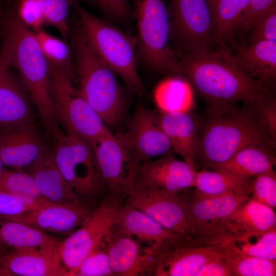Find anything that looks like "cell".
Segmentation results:
<instances>
[{
    "mask_svg": "<svg viewBox=\"0 0 276 276\" xmlns=\"http://www.w3.org/2000/svg\"><path fill=\"white\" fill-rule=\"evenodd\" d=\"M208 104L197 122L198 148L195 160L204 169L222 164L245 147L264 145L273 149L275 139L258 104Z\"/></svg>",
    "mask_w": 276,
    "mask_h": 276,
    "instance_id": "1",
    "label": "cell"
},
{
    "mask_svg": "<svg viewBox=\"0 0 276 276\" xmlns=\"http://www.w3.org/2000/svg\"><path fill=\"white\" fill-rule=\"evenodd\" d=\"M175 74L187 78L208 104L254 105L272 91L240 68L228 47L180 54Z\"/></svg>",
    "mask_w": 276,
    "mask_h": 276,
    "instance_id": "2",
    "label": "cell"
},
{
    "mask_svg": "<svg viewBox=\"0 0 276 276\" xmlns=\"http://www.w3.org/2000/svg\"><path fill=\"white\" fill-rule=\"evenodd\" d=\"M2 44L0 52L10 67L18 72L23 85L35 106L48 139L62 130L51 98L48 61L33 31L5 8L0 22Z\"/></svg>",
    "mask_w": 276,
    "mask_h": 276,
    "instance_id": "3",
    "label": "cell"
},
{
    "mask_svg": "<svg viewBox=\"0 0 276 276\" xmlns=\"http://www.w3.org/2000/svg\"><path fill=\"white\" fill-rule=\"evenodd\" d=\"M70 41L79 90L106 125H117L123 119L125 101L116 74L94 50L79 23L70 30Z\"/></svg>",
    "mask_w": 276,
    "mask_h": 276,
    "instance_id": "4",
    "label": "cell"
},
{
    "mask_svg": "<svg viewBox=\"0 0 276 276\" xmlns=\"http://www.w3.org/2000/svg\"><path fill=\"white\" fill-rule=\"evenodd\" d=\"M73 9L84 35L99 56L130 89L140 96L144 95L145 89L137 68V37L99 18L79 4Z\"/></svg>",
    "mask_w": 276,
    "mask_h": 276,
    "instance_id": "5",
    "label": "cell"
},
{
    "mask_svg": "<svg viewBox=\"0 0 276 276\" xmlns=\"http://www.w3.org/2000/svg\"><path fill=\"white\" fill-rule=\"evenodd\" d=\"M138 56L150 67L174 74L179 54L172 47L165 0H133Z\"/></svg>",
    "mask_w": 276,
    "mask_h": 276,
    "instance_id": "6",
    "label": "cell"
},
{
    "mask_svg": "<svg viewBox=\"0 0 276 276\" xmlns=\"http://www.w3.org/2000/svg\"><path fill=\"white\" fill-rule=\"evenodd\" d=\"M49 67L51 98L59 124L65 132L92 146L110 131L74 82L58 69L49 65Z\"/></svg>",
    "mask_w": 276,
    "mask_h": 276,
    "instance_id": "7",
    "label": "cell"
},
{
    "mask_svg": "<svg viewBox=\"0 0 276 276\" xmlns=\"http://www.w3.org/2000/svg\"><path fill=\"white\" fill-rule=\"evenodd\" d=\"M172 48L179 54L211 51L213 24L208 0H169L167 5Z\"/></svg>",
    "mask_w": 276,
    "mask_h": 276,
    "instance_id": "8",
    "label": "cell"
},
{
    "mask_svg": "<svg viewBox=\"0 0 276 276\" xmlns=\"http://www.w3.org/2000/svg\"><path fill=\"white\" fill-rule=\"evenodd\" d=\"M181 195L192 240L197 244L213 246L226 234L228 220L232 213L250 198L232 194L201 197L189 194L187 190L181 192Z\"/></svg>",
    "mask_w": 276,
    "mask_h": 276,
    "instance_id": "9",
    "label": "cell"
},
{
    "mask_svg": "<svg viewBox=\"0 0 276 276\" xmlns=\"http://www.w3.org/2000/svg\"><path fill=\"white\" fill-rule=\"evenodd\" d=\"M104 191L120 201L134 191L140 165L120 134L109 131L92 145Z\"/></svg>",
    "mask_w": 276,
    "mask_h": 276,
    "instance_id": "10",
    "label": "cell"
},
{
    "mask_svg": "<svg viewBox=\"0 0 276 276\" xmlns=\"http://www.w3.org/2000/svg\"><path fill=\"white\" fill-rule=\"evenodd\" d=\"M53 142L57 166L77 195L89 197L104 191L90 144L64 131Z\"/></svg>",
    "mask_w": 276,
    "mask_h": 276,
    "instance_id": "11",
    "label": "cell"
},
{
    "mask_svg": "<svg viewBox=\"0 0 276 276\" xmlns=\"http://www.w3.org/2000/svg\"><path fill=\"white\" fill-rule=\"evenodd\" d=\"M122 204V201L107 196L80 226L59 241L57 250L67 276L87 256L103 245Z\"/></svg>",
    "mask_w": 276,
    "mask_h": 276,
    "instance_id": "12",
    "label": "cell"
},
{
    "mask_svg": "<svg viewBox=\"0 0 276 276\" xmlns=\"http://www.w3.org/2000/svg\"><path fill=\"white\" fill-rule=\"evenodd\" d=\"M103 243L114 276L154 275L164 246L142 244L114 223Z\"/></svg>",
    "mask_w": 276,
    "mask_h": 276,
    "instance_id": "13",
    "label": "cell"
},
{
    "mask_svg": "<svg viewBox=\"0 0 276 276\" xmlns=\"http://www.w3.org/2000/svg\"><path fill=\"white\" fill-rule=\"evenodd\" d=\"M137 163L171 155V144L159 123V113L142 105L137 107L127 131L120 134Z\"/></svg>",
    "mask_w": 276,
    "mask_h": 276,
    "instance_id": "14",
    "label": "cell"
},
{
    "mask_svg": "<svg viewBox=\"0 0 276 276\" xmlns=\"http://www.w3.org/2000/svg\"><path fill=\"white\" fill-rule=\"evenodd\" d=\"M125 202L173 233L192 238V232L182 204L181 192L135 188Z\"/></svg>",
    "mask_w": 276,
    "mask_h": 276,
    "instance_id": "15",
    "label": "cell"
},
{
    "mask_svg": "<svg viewBox=\"0 0 276 276\" xmlns=\"http://www.w3.org/2000/svg\"><path fill=\"white\" fill-rule=\"evenodd\" d=\"M223 256L218 246L197 244L180 237L163 248L154 276H195L207 262Z\"/></svg>",
    "mask_w": 276,
    "mask_h": 276,
    "instance_id": "16",
    "label": "cell"
},
{
    "mask_svg": "<svg viewBox=\"0 0 276 276\" xmlns=\"http://www.w3.org/2000/svg\"><path fill=\"white\" fill-rule=\"evenodd\" d=\"M196 171L184 160L162 156L140 164L135 188L181 192L194 188Z\"/></svg>",
    "mask_w": 276,
    "mask_h": 276,
    "instance_id": "17",
    "label": "cell"
},
{
    "mask_svg": "<svg viewBox=\"0 0 276 276\" xmlns=\"http://www.w3.org/2000/svg\"><path fill=\"white\" fill-rule=\"evenodd\" d=\"M91 212L79 200L51 203L8 220L21 222L50 234L68 236L85 222Z\"/></svg>",
    "mask_w": 276,
    "mask_h": 276,
    "instance_id": "18",
    "label": "cell"
},
{
    "mask_svg": "<svg viewBox=\"0 0 276 276\" xmlns=\"http://www.w3.org/2000/svg\"><path fill=\"white\" fill-rule=\"evenodd\" d=\"M58 244L1 254L0 276H67L58 255Z\"/></svg>",
    "mask_w": 276,
    "mask_h": 276,
    "instance_id": "19",
    "label": "cell"
},
{
    "mask_svg": "<svg viewBox=\"0 0 276 276\" xmlns=\"http://www.w3.org/2000/svg\"><path fill=\"white\" fill-rule=\"evenodd\" d=\"M45 148L36 124L0 129V157L13 170L26 171Z\"/></svg>",
    "mask_w": 276,
    "mask_h": 276,
    "instance_id": "20",
    "label": "cell"
},
{
    "mask_svg": "<svg viewBox=\"0 0 276 276\" xmlns=\"http://www.w3.org/2000/svg\"><path fill=\"white\" fill-rule=\"evenodd\" d=\"M0 56V129L36 124L25 93Z\"/></svg>",
    "mask_w": 276,
    "mask_h": 276,
    "instance_id": "21",
    "label": "cell"
},
{
    "mask_svg": "<svg viewBox=\"0 0 276 276\" xmlns=\"http://www.w3.org/2000/svg\"><path fill=\"white\" fill-rule=\"evenodd\" d=\"M114 225L138 242L149 246H165L181 236L126 202L120 206Z\"/></svg>",
    "mask_w": 276,
    "mask_h": 276,
    "instance_id": "22",
    "label": "cell"
},
{
    "mask_svg": "<svg viewBox=\"0 0 276 276\" xmlns=\"http://www.w3.org/2000/svg\"><path fill=\"white\" fill-rule=\"evenodd\" d=\"M231 52L240 68L265 86L273 87L276 78V41L235 44L234 51Z\"/></svg>",
    "mask_w": 276,
    "mask_h": 276,
    "instance_id": "23",
    "label": "cell"
},
{
    "mask_svg": "<svg viewBox=\"0 0 276 276\" xmlns=\"http://www.w3.org/2000/svg\"><path fill=\"white\" fill-rule=\"evenodd\" d=\"M27 170L49 202L64 203L81 200L58 168L51 149L46 147Z\"/></svg>",
    "mask_w": 276,
    "mask_h": 276,
    "instance_id": "24",
    "label": "cell"
},
{
    "mask_svg": "<svg viewBox=\"0 0 276 276\" xmlns=\"http://www.w3.org/2000/svg\"><path fill=\"white\" fill-rule=\"evenodd\" d=\"M159 123L173 151L195 167L198 148V128L197 122L190 112H160Z\"/></svg>",
    "mask_w": 276,
    "mask_h": 276,
    "instance_id": "25",
    "label": "cell"
},
{
    "mask_svg": "<svg viewBox=\"0 0 276 276\" xmlns=\"http://www.w3.org/2000/svg\"><path fill=\"white\" fill-rule=\"evenodd\" d=\"M274 149L264 145L242 149L225 162L209 169L243 179H252L273 169L276 163Z\"/></svg>",
    "mask_w": 276,
    "mask_h": 276,
    "instance_id": "26",
    "label": "cell"
},
{
    "mask_svg": "<svg viewBox=\"0 0 276 276\" xmlns=\"http://www.w3.org/2000/svg\"><path fill=\"white\" fill-rule=\"evenodd\" d=\"M194 90L187 78L175 74L155 86L154 102L160 113L190 112L195 106Z\"/></svg>",
    "mask_w": 276,
    "mask_h": 276,
    "instance_id": "27",
    "label": "cell"
},
{
    "mask_svg": "<svg viewBox=\"0 0 276 276\" xmlns=\"http://www.w3.org/2000/svg\"><path fill=\"white\" fill-rule=\"evenodd\" d=\"M217 246L237 255L276 260V228L228 235Z\"/></svg>",
    "mask_w": 276,
    "mask_h": 276,
    "instance_id": "28",
    "label": "cell"
},
{
    "mask_svg": "<svg viewBox=\"0 0 276 276\" xmlns=\"http://www.w3.org/2000/svg\"><path fill=\"white\" fill-rule=\"evenodd\" d=\"M276 228L274 209L250 197L240 205L229 217L228 235L246 232L268 231Z\"/></svg>",
    "mask_w": 276,
    "mask_h": 276,
    "instance_id": "29",
    "label": "cell"
},
{
    "mask_svg": "<svg viewBox=\"0 0 276 276\" xmlns=\"http://www.w3.org/2000/svg\"><path fill=\"white\" fill-rule=\"evenodd\" d=\"M213 24V43L227 47L249 0H208Z\"/></svg>",
    "mask_w": 276,
    "mask_h": 276,
    "instance_id": "30",
    "label": "cell"
},
{
    "mask_svg": "<svg viewBox=\"0 0 276 276\" xmlns=\"http://www.w3.org/2000/svg\"><path fill=\"white\" fill-rule=\"evenodd\" d=\"M251 180L203 169L196 171L193 193L201 197L232 194L250 197Z\"/></svg>",
    "mask_w": 276,
    "mask_h": 276,
    "instance_id": "31",
    "label": "cell"
},
{
    "mask_svg": "<svg viewBox=\"0 0 276 276\" xmlns=\"http://www.w3.org/2000/svg\"><path fill=\"white\" fill-rule=\"evenodd\" d=\"M51 234L21 222L0 218V244L11 250L39 248L57 245Z\"/></svg>",
    "mask_w": 276,
    "mask_h": 276,
    "instance_id": "32",
    "label": "cell"
},
{
    "mask_svg": "<svg viewBox=\"0 0 276 276\" xmlns=\"http://www.w3.org/2000/svg\"><path fill=\"white\" fill-rule=\"evenodd\" d=\"M0 190L34 209L53 203L43 197L33 177L26 171L4 168L0 174Z\"/></svg>",
    "mask_w": 276,
    "mask_h": 276,
    "instance_id": "33",
    "label": "cell"
},
{
    "mask_svg": "<svg viewBox=\"0 0 276 276\" xmlns=\"http://www.w3.org/2000/svg\"><path fill=\"white\" fill-rule=\"evenodd\" d=\"M48 64L63 72L77 83L74 56L70 43L57 38L42 29L33 31Z\"/></svg>",
    "mask_w": 276,
    "mask_h": 276,
    "instance_id": "34",
    "label": "cell"
},
{
    "mask_svg": "<svg viewBox=\"0 0 276 276\" xmlns=\"http://www.w3.org/2000/svg\"><path fill=\"white\" fill-rule=\"evenodd\" d=\"M222 250L234 276L276 275V260L242 256Z\"/></svg>",
    "mask_w": 276,
    "mask_h": 276,
    "instance_id": "35",
    "label": "cell"
},
{
    "mask_svg": "<svg viewBox=\"0 0 276 276\" xmlns=\"http://www.w3.org/2000/svg\"><path fill=\"white\" fill-rule=\"evenodd\" d=\"M45 24L55 27L61 39L70 43V27L68 15L70 9L81 0H38Z\"/></svg>",
    "mask_w": 276,
    "mask_h": 276,
    "instance_id": "36",
    "label": "cell"
},
{
    "mask_svg": "<svg viewBox=\"0 0 276 276\" xmlns=\"http://www.w3.org/2000/svg\"><path fill=\"white\" fill-rule=\"evenodd\" d=\"M6 8L32 31L42 29L45 24L38 0H15L7 4Z\"/></svg>",
    "mask_w": 276,
    "mask_h": 276,
    "instance_id": "37",
    "label": "cell"
},
{
    "mask_svg": "<svg viewBox=\"0 0 276 276\" xmlns=\"http://www.w3.org/2000/svg\"><path fill=\"white\" fill-rule=\"evenodd\" d=\"M113 275L108 255L103 244L83 259L68 276Z\"/></svg>",
    "mask_w": 276,
    "mask_h": 276,
    "instance_id": "38",
    "label": "cell"
},
{
    "mask_svg": "<svg viewBox=\"0 0 276 276\" xmlns=\"http://www.w3.org/2000/svg\"><path fill=\"white\" fill-rule=\"evenodd\" d=\"M250 197L274 209L276 207V174L274 169L252 179Z\"/></svg>",
    "mask_w": 276,
    "mask_h": 276,
    "instance_id": "39",
    "label": "cell"
},
{
    "mask_svg": "<svg viewBox=\"0 0 276 276\" xmlns=\"http://www.w3.org/2000/svg\"><path fill=\"white\" fill-rule=\"evenodd\" d=\"M276 7V0H249L248 7L236 27L235 32L247 33L260 19Z\"/></svg>",
    "mask_w": 276,
    "mask_h": 276,
    "instance_id": "40",
    "label": "cell"
},
{
    "mask_svg": "<svg viewBox=\"0 0 276 276\" xmlns=\"http://www.w3.org/2000/svg\"><path fill=\"white\" fill-rule=\"evenodd\" d=\"M247 33V43L264 40L276 41V7L256 23Z\"/></svg>",
    "mask_w": 276,
    "mask_h": 276,
    "instance_id": "41",
    "label": "cell"
},
{
    "mask_svg": "<svg viewBox=\"0 0 276 276\" xmlns=\"http://www.w3.org/2000/svg\"><path fill=\"white\" fill-rule=\"evenodd\" d=\"M102 11L120 21L128 20L132 13L129 0H88Z\"/></svg>",
    "mask_w": 276,
    "mask_h": 276,
    "instance_id": "42",
    "label": "cell"
},
{
    "mask_svg": "<svg viewBox=\"0 0 276 276\" xmlns=\"http://www.w3.org/2000/svg\"><path fill=\"white\" fill-rule=\"evenodd\" d=\"M35 210L22 203L12 195L0 190V218L9 219Z\"/></svg>",
    "mask_w": 276,
    "mask_h": 276,
    "instance_id": "43",
    "label": "cell"
},
{
    "mask_svg": "<svg viewBox=\"0 0 276 276\" xmlns=\"http://www.w3.org/2000/svg\"><path fill=\"white\" fill-rule=\"evenodd\" d=\"M195 276H234V274L224 255L207 262Z\"/></svg>",
    "mask_w": 276,
    "mask_h": 276,
    "instance_id": "44",
    "label": "cell"
},
{
    "mask_svg": "<svg viewBox=\"0 0 276 276\" xmlns=\"http://www.w3.org/2000/svg\"><path fill=\"white\" fill-rule=\"evenodd\" d=\"M4 3L5 2L4 0H0V22L2 19L4 15L5 10V7L4 6Z\"/></svg>",
    "mask_w": 276,
    "mask_h": 276,
    "instance_id": "45",
    "label": "cell"
},
{
    "mask_svg": "<svg viewBox=\"0 0 276 276\" xmlns=\"http://www.w3.org/2000/svg\"><path fill=\"white\" fill-rule=\"evenodd\" d=\"M7 247L0 244V254L7 251Z\"/></svg>",
    "mask_w": 276,
    "mask_h": 276,
    "instance_id": "46",
    "label": "cell"
},
{
    "mask_svg": "<svg viewBox=\"0 0 276 276\" xmlns=\"http://www.w3.org/2000/svg\"><path fill=\"white\" fill-rule=\"evenodd\" d=\"M4 164L1 159V158L0 157V174L1 173V172H2L3 170L4 169Z\"/></svg>",
    "mask_w": 276,
    "mask_h": 276,
    "instance_id": "47",
    "label": "cell"
},
{
    "mask_svg": "<svg viewBox=\"0 0 276 276\" xmlns=\"http://www.w3.org/2000/svg\"><path fill=\"white\" fill-rule=\"evenodd\" d=\"M4 1L6 4H9L12 1V0H4Z\"/></svg>",
    "mask_w": 276,
    "mask_h": 276,
    "instance_id": "48",
    "label": "cell"
},
{
    "mask_svg": "<svg viewBox=\"0 0 276 276\" xmlns=\"http://www.w3.org/2000/svg\"><path fill=\"white\" fill-rule=\"evenodd\" d=\"M0 62H1V56H0Z\"/></svg>",
    "mask_w": 276,
    "mask_h": 276,
    "instance_id": "49",
    "label": "cell"
}]
</instances>
